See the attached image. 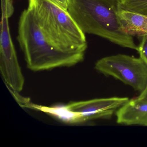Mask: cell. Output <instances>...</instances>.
Instances as JSON below:
<instances>
[{
	"label": "cell",
	"mask_w": 147,
	"mask_h": 147,
	"mask_svg": "<svg viewBox=\"0 0 147 147\" xmlns=\"http://www.w3.org/2000/svg\"><path fill=\"white\" fill-rule=\"evenodd\" d=\"M118 0H68V11L81 30L123 48L138 50L118 15Z\"/></svg>",
	"instance_id": "obj_1"
},
{
	"label": "cell",
	"mask_w": 147,
	"mask_h": 147,
	"mask_svg": "<svg viewBox=\"0 0 147 147\" xmlns=\"http://www.w3.org/2000/svg\"><path fill=\"white\" fill-rule=\"evenodd\" d=\"M28 8L54 48L64 53H86L88 45L85 33L68 10L53 0H28Z\"/></svg>",
	"instance_id": "obj_2"
},
{
	"label": "cell",
	"mask_w": 147,
	"mask_h": 147,
	"mask_svg": "<svg viewBox=\"0 0 147 147\" xmlns=\"http://www.w3.org/2000/svg\"><path fill=\"white\" fill-rule=\"evenodd\" d=\"M17 40L28 69L35 72L74 66L84 60L85 53H67L54 48L46 40L30 10L20 17Z\"/></svg>",
	"instance_id": "obj_3"
},
{
	"label": "cell",
	"mask_w": 147,
	"mask_h": 147,
	"mask_svg": "<svg viewBox=\"0 0 147 147\" xmlns=\"http://www.w3.org/2000/svg\"><path fill=\"white\" fill-rule=\"evenodd\" d=\"M94 68L142 92L147 86V65L139 57L117 54L97 61Z\"/></svg>",
	"instance_id": "obj_4"
},
{
	"label": "cell",
	"mask_w": 147,
	"mask_h": 147,
	"mask_svg": "<svg viewBox=\"0 0 147 147\" xmlns=\"http://www.w3.org/2000/svg\"><path fill=\"white\" fill-rule=\"evenodd\" d=\"M8 19L6 16H1L0 70L4 82L11 90L20 92L24 88V78L11 37Z\"/></svg>",
	"instance_id": "obj_5"
},
{
	"label": "cell",
	"mask_w": 147,
	"mask_h": 147,
	"mask_svg": "<svg viewBox=\"0 0 147 147\" xmlns=\"http://www.w3.org/2000/svg\"><path fill=\"white\" fill-rule=\"evenodd\" d=\"M129 99L111 97L72 102L67 104L72 111L79 113L84 122L99 119H110Z\"/></svg>",
	"instance_id": "obj_6"
},
{
	"label": "cell",
	"mask_w": 147,
	"mask_h": 147,
	"mask_svg": "<svg viewBox=\"0 0 147 147\" xmlns=\"http://www.w3.org/2000/svg\"><path fill=\"white\" fill-rule=\"evenodd\" d=\"M117 122L126 125L147 126V100L129 99L116 112Z\"/></svg>",
	"instance_id": "obj_7"
},
{
	"label": "cell",
	"mask_w": 147,
	"mask_h": 147,
	"mask_svg": "<svg viewBox=\"0 0 147 147\" xmlns=\"http://www.w3.org/2000/svg\"><path fill=\"white\" fill-rule=\"evenodd\" d=\"M24 107L42 112L66 123L77 124L84 123L81 114L79 113L72 111L67 105L47 107L36 105L28 101Z\"/></svg>",
	"instance_id": "obj_8"
},
{
	"label": "cell",
	"mask_w": 147,
	"mask_h": 147,
	"mask_svg": "<svg viewBox=\"0 0 147 147\" xmlns=\"http://www.w3.org/2000/svg\"><path fill=\"white\" fill-rule=\"evenodd\" d=\"M118 15L131 35L142 36L147 34V16L123 8L118 3Z\"/></svg>",
	"instance_id": "obj_9"
},
{
	"label": "cell",
	"mask_w": 147,
	"mask_h": 147,
	"mask_svg": "<svg viewBox=\"0 0 147 147\" xmlns=\"http://www.w3.org/2000/svg\"><path fill=\"white\" fill-rule=\"evenodd\" d=\"M123 8L147 16V0H118Z\"/></svg>",
	"instance_id": "obj_10"
},
{
	"label": "cell",
	"mask_w": 147,
	"mask_h": 147,
	"mask_svg": "<svg viewBox=\"0 0 147 147\" xmlns=\"http://www.w3.org/2000/svg\"><path fill=\"white\" fill-rule=\"evenodd\" d=\"M141 37L142 39L138 46L137 51L139 53V57L147 65V34Z\"/></svg>",
	"instance_id": "obj_11"
},
{
	"label": "cell",
	"mask_w": 147,
	"mask_h": 147,
	"mask_svg": "<svg viewBox=\"0 0 147 147\" xmlns=\"http://www.w3.org/2000/svg\"><path fill=\"white\" fill-rule=\"evenodd\" d=\"M14 8L12 0H1V13L8 18L13 14Z\"/></svg>",
	"instance_id": "obj_12"
},
{
	"label": "cell",
	"mask_w": 147,
	"mask_h": 147,
	"mask_svg": "<svg viewBox=\"0 0 147 147\" xmlns=\"http://www.w3.org/2000/svg\"><path fill=\"white\" fill-rule=\"evenodd\" d=\"M57 5L65 10H68V0H53Z\"/></svg>",
	"instance_id": "obj_13"
},
{
	"label": "cell",
	"mask_w": 147,
	"mask_h": 147,
	"mask_svg": "<svg viewBox=\"0 0 147 147\" xmlns=\"http://www.w3.org/2000/svg\"><path fill=\"white\" fill-rule=\"evenodd\" d=\"M138 97L140 99L147 100V86L144 90L140 93V94Z\"/></svg>",
	"instance_id": "obj_14"
}]
</instances>
